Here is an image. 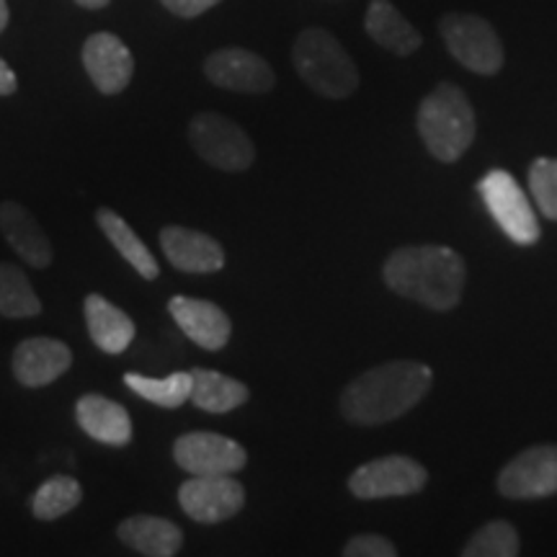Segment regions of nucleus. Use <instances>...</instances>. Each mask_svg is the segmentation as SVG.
<instances>
[{
  "label": "nucleus",
  "instance_id": "nucleus-1",
  "mask_svg": "<svg viewBox=\"0 0 557 557\" xmlns=\"http://www.w3.org/2000/svg\"><path fill=\"white\" fill-rule=\"evenodd\" d=\"M434 372L421 361L395 359L367 369L341 395V413L357 426H382L426 398Z\"/></svg>",
  "mask_w": 557,
  "mask_h": 557
},
{
  "label": "nucleus",
  "instance_id": "nucleus-2",
  "mask_svg": "<svg viewBox=\"0 0 557 557\" xmlns=\"http://www.w3.org/2000/svg\"><path fill=\"white\" fill-rule=\"evenodd\" d=\"M382 276L395 295L431 310H451L462 299L468 269L462 256L451 248L406 246L389 253Z\"/></svg>",
  "mask_w": 557,
  "mask_h": 557
},
{
  "label": "nucleus",
  "instance_id": "nucleus-3",
  "mask_svg": "<svg viewBox=\"0 0 557 557\" xmlns=\"http://www.w3.org/2000/svg\"><path fill=\"white\" fill-rule=\"evenodd\" d=\"M475 109L455 83H442L418 107V135L442 163H455L475 139Z\"/></svg>",
  "mask_w": 557,
  "mask_h": 557
},
{
  "label": "nucleus",
  "instance_id": "nucleus-4",
  "mask_svg": "<svg viewBox=\"0 0 557 557\" xmlns=\"http://www.w3.org/2000/svg\"><path fill=\"white\" fill-rule=\"evenodd\" d=\"M292 60L305 86L325 99H346L359 88V70L331 32L305 29L295 39Z\"/></svg>",
  "mask_w": 557,
  "mask_h": 557
},
{
  "label": "nucleus",
  "instance_id": "nucleus-5",
  "mask_svg": "<svg viewBox=\"0 0 557 557\" xmlns=\"http://www.w3.org/2000/svg\"><path fill=\"white\" fill-rule=\"evenodd\" d=\"M189 143L201 160L220 171L240 173L253 165L256 148L246 129L214 111L197 114L189 122Z\"/></svg>",
  "mask_w": 557,
  "mask_h": 557
},
{
  "label": "nucleus",
  "instance_id": "nucleus-6",
  "mask_svg": "<svg viewBox=\"0 0 557 557\" xmlns=\"http://www.w3.org/2000/svg\"><path fill=\"white\" fill-rule=\"evenodd\" d=\"M480 199L491 212V218L498 222V227L513 240L517 246H534L540 240V222L534 214L529 197L521 191L517 178L508 171H487L478 184Z\"/></svg>",
  "mask_w": 557,
  "mask_h": 557
},
{
  "label": "nucleus",
  "instance_id": "nucleus-7",
  "mask_svg": "<svg viewBox=\"0 0 557 557\" xmlns=\"http://www.w3.org/2000/svg\"><path fill=\"white\" fill-rule=\"evenodd\" d=\"M449 54L478 75H496L504 67V45L485 18L447 13L438 24Z\"/></svg>",
  "mask_w": 557,
  "mask_h": 557
},
{
  "label": "nucleus",
  "instance_id": "nucleus-8",
  "mask_svg": "<svg viewBox=\"0 0 557 557\" xmlns=\"http://www.w3.org/2000/svg\"><path fill=\"white\" fill-rule=\"evenodd\" d=\"M429 483V472L416 459L403 455H389L361 465L348 478V491L361 500L400 498L421 493Z\"/></svg>",
  "mask_w": 557,
  "mask_h": 557
},
{
  "label": "nucleus",
  "instance_id": "nucleus-9",
  "mask_svg": "<svg viewBox=\"0 0 557 557\" xmlns=\"http://www.w3.org/2000/svg\"><path fill=\"white\" fill-rule=\"evenodd\" d=\"M178 504L197 524H220L246 506V487L233 475H191L178 487Z\"/></svg>",
  "mask_w": 557,
  "mask_h": 557
},
{
  "label": "nucleus",
  "instance_id": "nucleus-10",
  "mask_svg": "<svg viewBox=\"0 0 557 557\" xmlns=\"http://www.w3.org/2000/svg\"><path fill=\"white\" fill-rule=\"evenodd\" d=\"M173 459L189 475H235L248 465V451L230 436L189 431L173 444Z\"/></svg>",
  "mask_w": 557,
  "mask_h": 557
},
{
  "label": "nucleus",
  "instance_id": "nucleus-11",
  "mask_svg": "<svg viewBox=\"0 0 557 557\" xmlns=\"http://www.w3.org/2000/svg\"><path fill=\"white\" fill-rule=\"evenodd\" d=\"M500 496L511 500L547 498L557 493V447L540 444L521 451L498 475Z\"/></svg>",
  "mask_w": 557,
  "mask_h": 557
},
{
  "label": "nucleus",
  "instance_id": "nucleus-12",
  "mask_svg": "<svg viewBox=\"0 0 557 557\" xmlns=\"http://www.w3.org/2000/svg\"><path fill=\"white\" fill-rule=\"evenodd\" d=\"M205 75L214 86L235 90V94H269L276 86L274 70L261 54L225 47L212 52L205 62Z\"/></svg>",
  "mask_w": 557,
  "mask_h": 557
},
{
  "label": "nucleus",
  "instance_id": "nucleus-13",
  "mask_svg": "<svg viewBox=\"0 0 557 557\" xmlns=\"http://www.w3.org/2000/svg\"><path fill=\"white\" fill-rule=\"evenodd\" d=\"M83 65L88 78L103 96H116L129 86L135 75V58L116 34H90L83 45Z\"/></svg>",
  "mask_w": 557,
  "mask_h": 557
},
{
  "label": "nucleus",
  "instance_id": "nucleus-14",
  "mask_svg": "<svg viewBox=\"0 0 557 557\" xmlns=\"http://www.w3.org/2000/svg\"><path fill=\"white\" fill-rule=\"evenodd\" d=\"M73 367V351L58 338H26L13 348L11 369L24 387H47Z\"/></svg>",
  "mask_w": 557,
  "mask_h": 557
},
{
  "label": "nucleus",
  "instance_id": "nucleus-15",
  "mask_svg": "<svg viewBox=\"0 0 557 557\" xmlns=\"http://www.w3.org/2000/svg\"><path fill=\"white\" fill-rule=\"evenodd\" d=\"M169 312L178 329L184 331V336L197 346L207 348V351H220L227 346L233 323L220 305L209 302V299L176 295L171 297Z\"/></svg>",
  "mask_w": 557,
  "mask_h": 557
},
{
  "label": "nucleus",
  "instance_id": "nucleus-16",
  "mask_svg": "<svg viewBox=\"0 0 557 557\" xmlns=\"http://www.w3.org/2000/svg\"><path fill=\"white\" fill-rule=\"evenodd\" d=\"M160 246L173 269L184 274H214L225 267V250L212 235L199 230L169 225L160 230Z\"/></svg>",
  "mask_w": 557,
  "mask_h": 557
},
{
  "label": "nucleus",
  "instance_id": "nucleus-17",
  "mask_svg": "<svg viewBox=\"0 0 557 557\" xmlns=\"http://www.w3.org/2000/svg\"><path fill=\"white\" fill-rule=\"evenodd\" d=\"M0 230H3L5 240L21 261L34 269L50 267L54 259L52 243L24 205L11 199L0 205Z\"/></svg>",
  "mask_w": 557,
  "mask_h": 557
},
{
  "label": "nucleus",
  "instance_id": "nucleus-18",
  "mask_svg": "<svg viewBox=\"0 0 557 557\" xmlns=\"http://www.w3.org/2000/svg\"><path fill=\"white\" fill-rule=\"evenodd\" d=\"M75 418L94 442L107 444V447H127L132 436H135L127 408L122 403L103 398L99 393H88L78 398Z\"/></svg>",
  "mask_w": 557,
  "mask_h": 557
},
{
  "label": "nucleus",
  "instance_id": "nucleus-19",
  "mask_svg": "<svg viewBox=\"0 0 557 557\" xmlns=\"http://www.w3.org/2000/svg\"><path fill=\"white\" fill-rule=\"evenodd\" d=\"M116 534L124 545L145 557H173L184 547V532L171 519L150 517V513H137V517L124 519L116 527Z\"/></svg>",
  "mask_w": 557,
  "mask_h": 557
},
{
  "label": "nucleus",
  "instance_id": "nucleus-20",
  "mask_svg": "<svg viewBox=\"0 0 557 557\" xmlns=\"http://www.w3.org/2000/svg\"><path fill=\"white\" fill-rule=\"evenodd\" d=\"M83 312H86L88 336L103 354L116 357V354L127 351L132 341H135V320H132L122 308L111 305L107 297L88 295L86 305H83Z\"/></svg>",
  "mask_w": 557,
  "mask_h": 557
},
{
  "label": "nucleus",
  "instance_id": "nucleus-21",
  "mask_svg": "<svg viewBox=\"0 0 557 557\" xmlns=\"http://www.w3.org/2000/svg\"><path fill=\"white\" fill-rule=\"evenodd\" d=\"M364 29L382 50L400 54V58L413 54L423 41L416 26L389 0H372L369 3Z\"/></svg>",
  "mask_w": 557,
  "mask_h": 557
},
{
  "label": "nucleus",
  "instance_id": "nucleus-22",
  "mask_svg": "<svg viewBox=\"0 0 557 557\" xmlns=\"http://www.w3.org/2000/svg\"><path fill=\"white\" fill-rule=\"evenodd\" d=\"M96 222H99V227L103 230V235H107L111 246L116 248V253H120L139 276L148 278V282L158 278L160 267L156 256H152L150 248L139 240V235L129 227V222L124 220L122 214H116L114 209L109 207H101L99 212H96Z\"/></svg>",
  "mask_w": 557,
  "mask_h": 557
},
{
  "label": "nucleus",
  "instance_id": "nucleus-23",
  "mask_svg": "<svg viewBox=\"0 0 557 557\" xmlns=\"http://www.w3.org/2000/svg\"><path fill=\"white\" fill-rule=\"evenodd\" d=\"M250 389L243 382L212 369H191V400L207 413H230L248 403Z\"/></svg>",
  "mask_w": 557,
  "mask_h": 557
},
{
  "label": "nucleus",
  "instance_id": "nucleus-24",
  "mask_svg": "<svg viewBox=\"0 0 557 557\" xmlns=\"http://www.w3.org/2000/svg\"><path fill=\"white\" fill-rule=\"evenodd\" d=\"M124 385L143 400L160 408H181L184 403L191 400V372H173L163 380L127 372L124 374Z\"/></svg>",
  "mask_w": 557,
  "mask_h": 557
},
{
  "label": "nucleus",
  "instance_id": "nucleus-25",
  "mask_svg": "<svg viewBox=\"0 0 557 557\" xmlns=\"http://www.w3.org/2000/svg\"><path fill=\"white\" fill-rule=\"evenodd\" d=\"M83 500V487L75 478L54 475L37 487L32 498V513L39 521H58L75 511Z\"/></svg>",
  "mask_w": 557,
  "mask_h": 557
},
{
  "label": "nucleus",
  "instance_id": "nucleus-26",
  "mask_svg": "<svg viewBox=\"0 0 557 557\" xmlns=\"http://www.w3.org/2000/svg\"><path fill=\"white\" fill-rule=\"evenodd\" d=\"M41 312V299L24 271L13 263H0V315L21 320Z\"/></svg>",
  "mask_w": 557,
  "mask_h": 557
},
{
  "label": "nucleus",
  "instance_id": "nucleus-27",
  "mask_svg": "<svg viewBox=\"0 0 557 557\" xmlns=\"http://www.w3.org/2000/svg\"><path fill=\"white\" fill-rule=\"evenodd\" d=\"M519 532L508 521H487L468 540L462 555L465 557H513L519 555Z\"/></svg>",
  "mask_w": 557,
  "mask_h": 557
},
{
  "label": "nucleus",
  "instance_id": "nucleus-28",
  "mask_svg": "<svg viewBox=\"0 0 557 557\" xmlns=\"http://www.w3.org/2000/svg\"><path fill=\"white\" fill-rule=\"evenodd\" d=\"M529 191L540 212L557 220V158H537L529 165Z\"/></svg>",
  "mask_w": 557,
  "mask_h": 557
},
{
  "label": "nucleus",
  "instance_id": "nucleus-29",
  "mask_svg": "<svg viewBox=\"0 0 557 557\" xmlns=\"http://www.w3.org/2000/svg\"><path fill=\"white\" fill-rule=\"evenodd\" d=\"M346 557H395L398 549L385 537L380 534H357L354 540H348V545L344 547Z\"/></svg>",
  "mask_w": 557,
  "mask_h": 557
},
{
  "label": "nucleus",
  "instance_id": "nucleus-30",
  "mask_svg": "<svg viewBox=\"0 0 557 557\" xmlns=\"http://www.w3.org/2000/svg\"><path fill=\"white\" fill-rule=\"evenodd\" d=\"M160 3H163L173 16L194 18V16H201V13L209 9H214L220 0H160Z\"/></svg>",
  "mask_w": 557,
  "mask_h": 557
},
{
  "label": "nucleus",
  "instance_id": "nucleus-31",
  "mask_svg": "<svg viewBox=\"0 0 557 557\" xmlns=\"http://www.w3.org/2000/svg\"><path fill=\"white\" fill-rule=\"evenodd\" d=\"M18 88V81H16V73H13L9 62L0 58V96H11L16 94Z\"/></svg>",
  "mask_w": 557,
  "mask_h": 557
},
{
  "label": "nucleus",
  "instance_id": "nucleus-32",
  "mask_svg": "<svg viewBox=\"0 0 557 557\" xmlns=\"http://www.w3.org/2000/svg\"><path fill=\"white\" fill-rule=\"evenodd\" d=\"M5 26H9V3L0 0V34L5 32Z\"/></svg>",
  "mask_w": 557,
  "mask_h": 557
},
{
  "label": "nucleus",
  "instance_id": "nucleus-33",
  "mask_svg": "<svg viewBox=\"0 0 557 557\" xmlns=\"http://www.w3.org/2000/svg\"><path fill=\"white\" fill-rule=\"evenodd\" d=\"M75 3L83 5V9H103V5H109L111 0H75Z\"/></svg>",
  "mask_w": 557,
  "mask_h": 557
}]
</instances>
